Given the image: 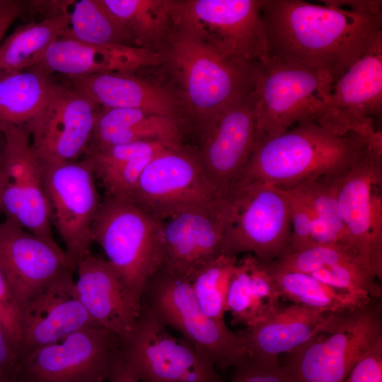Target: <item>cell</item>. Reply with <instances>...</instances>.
Wrapping results in <instances>:
<instances>
[{
  "mask_svg": "<svg viewBox=\"0 0 382 382\" xmlns=\"http://www.w3.org/2000/svg\"><path fill=\"white\" fill-rule=\"evenodd\" d=\"M137 46L161 52L175 30V0H103Z\"/></svg>",
  "mask_w": 382,
  "mask_h": 382,
  "instance_id": "cell-30",
  "label": "cell"
},
{
  "mask_svg": "<svg viewBox=\"0 0 382 382\" xmlns=\"http://www.w3.org/2000/svg\"><path fill=\"white\" fill-rule=\"evenodd\" d=\"M70 13L60 11L17 28L0 45V76L25 69L69 30Z\"/></svg>",
  "mask_w": 382,
  "mask_h": 382,
  "instance_id": "cell-31",
  "label": "cell"
},
{
  "mask_svg": "<svg viewBox=\"0 0 382 382\" xmlns=\"http://www.w3.org/2000/svg\"><path fill=\"white\" fill-rule=\"evenodd\" d=\"M21 350L8 337L0 323V382H19Z\"/></svg>",
  "mask_w": 382,
  "mask_h": 382,
  "instance_id": "cell-42",
  "label": "cell"
},
{
  "mask_svg": "<svg viewBox=\"0 0 382 382\" xmlns=\"http://www.w3.org/2000/svg\"><path fill=\"white\" fill-rule=\"evenodd\" d=\"M231 218L226 196L185 208L161 221L164 263L190 279L222 255Z\"/></svg>",
  "mask_w": 382,
  "mask_h": 382,
  "instance_id": "cell-18",
  "label": "cell"
},
{
  "mask_svg": "<svg viewBox=\"0 0 382 382\" xmlns=\"http://www.w3.org/2000/svg\"><path fill=\"white\" fill-rule=\"evenodd\" d=\"M140 305L166 328L179 332L195 351L216 367H233L246 355L243 339L224 320L208 317L199 306L190 280L165 263L145 284Z\"/></svg>",
  "mask_w": 382,
  "mask_h": 382,
  "instance_id": "cell-4",
  "label": "cell"
},
{
  "mask_svg": "<svg viewBox=\"0 0 382 382\" xmlns=\"http://www.w3.org/2000/svg\"><path fill=\"white\" fill-rule=\"evenodd\" d=\"M340 313V312H339ZM339 313H326L292 303L279 308L265 320L238 332L247 355L278 359L327 332Z\"/></svg>",
  "mask_w": 382,
  "mask_h": 382,
  "instance_id": "cell-24",
  "label": "cell"
},
{
  "mask_svg": "<svg viewBox=\"0 0 382 382\" xmlns=\"http://www.w3.org/2000/svg\"><path fill=\"white\" fill-rule=\"evenodd\" d=\"M74 270L54 240L5 217L0 221V270L19 306L67 270Z\"/></svg>",
  "mask_w": 382,
  "mask_h": 382,
  "instance_id": "cell-20",
  "label": "cell"
},
{
  "mask_svg": "<svg viewBox=\"0 0 382 382\" xmlns=\"http://www.w3.org/2000/svg\"><path fill=\"white\" fill-rule=\"evenodd\" d=\"M316 279L364 302L381 295L376 276L362 260L345 262L310 273Z\"/></svg>",
  "mask_w": 382,
  "mask_h": 382,
  "instance_id": "cell-36",
  "label": "cell"
},
{
  "mask_svg": "<svg viewBox=\"0 0 382 382\" xmlns=\"http://www.w3.org/2000/svg\"><path fill=\"white\" fill-rule=\"evenodd\" d=\"M382 112V42L357 60L333 84L314 117L320 126L338 134L382 138L374 117Z\"/></svg>",
  "mask_w": 382,
  "mask_h": 382,
  "instance_id": "cell-15",
  "label": "cell"
},
{
  "mask_svg": "<svg viewBox=\"0 0 382 382\" xmlns=\"http://www.w3.org/2000/svg\"><path fill=\"white\" fill-rule=\"evenodd\" d=\"M227 196L231 218L222 255L237 257L247 253L265 265L283 255L291 232L289 206L284 190L253 182L235 185Z\"/></svg>",
  "mask_w": 382,
  "mask_h": 382,
  "instance_id": "cell-9",
  "label": "cell"
},
{
  "mask_svg": "<svg viewBox=\"0 0 382 382\" xmlns=\"http://www.w3.org/2000/svg\"><path fill=\"white\" fill-rule=\"evenodd\" d=\"M359 260L364 262L349 245L314 243L299 251L285 253L265 265L270 270L310 274L326 266Z\"/></svg>",
  "mask_w": 382,
  "mask_h": 382,
  "instance_id": "cell-37",
  "label": "cell"
},
{
  "mask_svg": "<svg viewBox=\"0 0 382 382\" xmlns=\"http://www.w3.org/2000/svg\"><path fill=\"white\" fill-rule=\"evenodd\" d=\"M146 382H170V381H157V380H151Z\"/></svg>",
  "mask_w": 382,
  "mask_h": 382,
  "instance_id": "cell-47",
  "label": "cell"
},
{
  "mask_svg": "<svg viewBox=\"0 0 382 382\" xmlns=\"http://www.w3.org/2000/svg\"><path fill=\"white\" fill-rule=\"evenodd\" d=\"M280 299L265 264L252 254L238 260L226 298L233 325L250 327L265 320L279 308Z\"/></svg>",
  "mask_w": 382,
  "mask_h": 382,
  "instance_id": "cell-27",
  "label": "cell"
},
{
  "mask_svg": "<svg viewBox=\"0 0 382 382\" xmlns=\"http://www.w3.org/2000/svg\"><path fill=\"white\" fill-rule=\"evenodd\" d=\"M98 106L70 83L57 82L28 127L32 149L40 162L74 161L86 153Z\"/></svg>",
  "mask_w": 382,
  "mask_h": 382,
  "instance_id": "cell-17",
  "label": "cell"
},
{
  "mask_svg": "<svg viewBox=\"0 0 382 382\" xmlns=\"http://www.w3.org/2000/svg\"><path fill=\"white\" fill-rule=\"evenodd\" d=\"M343 382H382V340L362 356Z\"/></svg>",
  "mask_w": 382,
  "mask_h": 382,
  "instance_id": "cell-41",
  "label": "cell"
},
{
  "mask_svg": "<svg viewBox=\"0 0 382 382\" xmlns=\"http://www.w3.org/2000/svg\"><path fill=\"white\" fill-rule=\"evenodd\" d=\"M238 258L221 255L199 268L189 279L203 312L216 320H224L229 282Z\"/></svg>",
  "mask_w": 382,
  "mask_h": 382,
  "instance_id": "cell-34",
  "label": "cell"
},
{
  "mask_svg": "<svg viewBox=\"0 0 382 382\" xmlns=\"http://www.w3.org/2000/svg\"><path fill=\"white\" fill-rule=\"evenodd\" d=\"M228 382H296L279 359H259L246 355L233 367Z\"/></svg>",
  "mask_w": 382,
  "mask_h": 382,
  "instance_id": "cell-38",
  "label": "cell"
},
{
  "mask_svg": "<svg viewBox=\"0 0 382 382\" xmlns=\"http://www.w3.org/2000/svg\"><path fill=\"white\" fill-rule=\"evenodd\" d=\"M368 304L337 314L330 329L286 354L283 364L296 382H343L362 356L382 340L381 306Z\"/></svg>",
  "mask_w": 382,
  "mask_h": 382,
  "instance_id": "cell-8",
  "label": "cell"
},
{
  "mask_svg": "<svg viewBox=\"0 0 382 382\" xmlns=\"http://www.w3.org/2000/svg\"><path fill=\"white\" fill-rule=\"evenodd\" d=\"M120 337L100 327L76 330L52 343L21 349L19 382H105Z\"/></svg>",
  "mask_w": 382,
  "mask_h": 382,
  "instance_id": "cell-11",
  "label": "cell"
},
{
  "mask_svg": "<svg viewBox=\"0 0 382 382\" xmlns=\"http://www.w3.org/2000/svg\"><path fill=\"white\" fill-rule=\"evenodd\" d=\"M96 45L139 47L103 0H81L70 13L68 31L63 35Z\"/></svg>",
  "mask_w": 382,
  "mask_h": 382,
  "instance_id": "cell-33",
  "label": "cell"
},
{
  "mask_svg": "<svg viewBox=\"0 0 382 382\" xmlns=\"http://www.w3.org/2000/svg\"><path fill=\"white\" fill-rule=\"evenodd\" d=\"M41 168L52 224L76 269L79 259L90 251L92 226L101 203L94 173L85 158L41 163Z\"/></svg>",
  "mask_w": 382,
  "mask_h": 382,
  "instance_id": "cell-12",
  "label": "cell"
},
{
  "mask_svg": "<svg viewBox=\"0 0 382 382\" xmlns=\"http://www.w3.org/2000/svg\"><path fill=\"white\" fill-rule=\"evenodd\" d=\"M1 182H2V171H1V161H0V193H1Z\"/></svg>",
  "mask_w": 382,
  "mask_h": 382,
  "instance_id": "cell-45",
  "label": "cell"
},
{
  "mask_svg": "<svg viewBox=\"0 0 382 382\" xmlns=\"http://www.w3.org/2000/svg\"><path fill=\"white\" fill-rule=\"evenodd\" d=\"M196 154L209 182L226 197L256 144V120L252 92L219 113L198 131Z\"/></svg>",
  "mask_w": 382,
  "mask_h": 382,
  "instance_id": "cell-19",
  "label": "cell"
},
{
  "mask_svg": "<svg viewBox=\"0 0 382 382\" xmlns=\"http://www.w3.org/2000/svg\"><path fill=\"white\" fill-rule=\"evenodd\" d=\"M268 270L275 282L281 299L296 305L322 312L339 313L365 306L370 302H364L343 291L333 288L310 274L295 271Z\"/></svg>",
  "mask_w": 382,
  "mask_h": 382,
  "instance_id": "cell-32",
  "label": "cell"
},
{
  "mask_svg": "<svg viewBox=\"0 0 382 382\" xmlns=\"http://www.w3.org/2000/svg\"><path fill=\"white\" fill-rule=\"evenodd\" d=\"M1 132L4 145L0 212L30 232L54 240L41 163L32 149L30 133L22 126Z\"/></svg>",
  "mask_w": 382,
  "mask_h": 382,
  "instance_id": "cell-13",
  "label": "cell"
},
{
  "mask_svg": "<svg viewBox=\"0 0 382 382\" xmlns=\"http://www.w3.org/2000/svg\"><path fill=\"white\" fill-rule=\"evenodd\" d=\"M165 149L157 142L137 141L98 149L86 154L84 158L106 197L128 199L144 168Z\"/></svg>",
  "mask_w": 382,
  "mask_h": 382,
  "instance_id": "cell-28",
  "label": "cell"
},
{
  "mask_svg": "<svg viewBox=\"0 0 382 382\" xmlns=\"http://www.w3.org/2000/svg\"><path fill=\"white\" fill-rule=\"evenodd\" d=\"M120 350L139 382H223L213 364L170 334L142 305L133 330L120 339Z\"/></svg>",
  "mask_w": 382,
  "mask_h": 382,
  "instance_id": "cell-10",
  "label": "cell"
},
{
  "mask_svg": "<svg viewBox=\"0 0 382 382\" xmlns=\"http://www.w3.org/2000/svg\"><path fill=\"white\" fill-rule=\"evenodd\" d=\"M262 0L268 57L335 81L382 42V1Z\"/></svg>",
  "mask_w": 382,
  "mask_h": 382,
  "instance_id": "cell-1",
  "label": "cell"
},
{
  "mask_svg": "<svg viewBox=\"0 0 382 382\" xmlns=\"http://www.w3.org/2000/svg\"><path fill=\"white\" fill-rule=\"evenodd\" d=\"M106 381L108 382H139L131 371L120 349L110 363Z\"/></svg>",
  "mask_w": 382,
  "mask_h": 382,
  "instance_id": "cell-44",
  "label": "cell"
},
{
  "mask_svg": "<svg viewBox=\"0 0 382 382\" xmlns=\"http://www.w3.org/2000/svg\"><path fill=\"white\" fill-rule=\"evenodd\" d=\"M0 323L9 340L22 349L19 305L0 270Z\"/></svg>",
  "mask_w": 382,
  "mask_h": 382,
  "instance_id": "cell-40",
  "label": "cell"
},
{
  "mask_svg": "<svg viewBox=\"0 0 382 382\" xmlns=\"http://www.w3.org/2000/svg\"><path fill=\"white\" fill-rule=\"evenodd\" d=\"M161 54L175 95L197 131L253 90L259 62L224 57L177 31Z\"/></svg>",
  "mask_w": 382,
  "mask_h": 382,
  "instance_id": "cell-3",
  "label": "cell"
},
{
  "mask_svg": "<svg viewBox=\"0 0 382 382\" xmlns=\"http://www.w3.org/2000/svg\"><path fill=\"white\" fill-rule=\"evenodd\" d=\"M334 84L327 72L291 65L267 57L257 65L252 96L256 142L278 136L313 119Z\"/></svg>",
  "mask_w": 382,
  "mask_h": 382,
  "instance_id": "cell-6",
  "label": "cell"
},
{
  "mask_svg": "<svg viewBox=\"0 0 382 382\" xmlns=\"http://www.w3.org/2000/svg\"><path fill=\"white\" fill-rule=\"evenodd\" d=\"M73 271L64 272L19 306L22 349L52 343L86 327H99L79 299Z\"/></svg>",
  "mask_w": 382,
  "mask_h": 382,
  "instance_id": "cell-21",
  "label": "cell"
},
{
  "mask_svg": "<svg viewBox=\"0 0 382 382\" xmlns=\"http://www.w3.org/2000/svg\"><path fill=\"white\" fill-rule=\"evenodd\" d=\"M74 382H101V381H96V380H82V381H74Z\"/></svg>",
  "mask_w": 382,
  "mask_h": 382,
  "instance_id": "cell-46",
  "label": "cell"
},
{
  "mask_svg": "<svg viewBox=\"0 0 382 382\" xmlns=\"http://www.w3.org/2000/svg\"><path fill=\"white\" fill-rule=\"evenodd\" d=\"M184 121L138 109L108 108L98 111L86 154L116 144L157 142L171 150L184 147Z\"/></svg>",
  "mask_w": 382,
  "mask_h": 382,
  "instance_id": "cell-25",
  "label": "cell"
},
{
  "mask_svg": "<svg viewBox=\"0 0 382 382\" xmlns=\"http://www.w3.org/2000/svg\"><path fill=\"white\" fill-rule=\"evenodd\" d=\"M370 151H381L376 141L352 133L338 135L306 119L257 141L233 187L259 182L293 188L322 177L341 178Z\"/></svg>",
  "mask_w": 382,
  "mask_h": 382,
  "instance_id": "cell-2",
  "label": "cell"
},
{
  "mask_svg": "<svg viewBox=\"0 0 382 382\" xmlns=\"http://www.w3.org/2000/svg\"><path fill=\"white\" fill-rule=\"evenodd\" d=\"M162 63L161 52L144 47L96 45L62 36L47 47L31 66L51 74L57 72L74 77L129 73Z\"/></svg>",
  "mask_w": 382,
  "mask_h": 382,
  "instance_id": "cell-22",
  "label": "cell"
},
{
  "mask_svg": "<svg viewBox=\"0 0 382 382\" xmlns=\"http://www.w3.org/2000/svg\"><path fill=\"white\" fill-rule=\"evenodd\" d=\"M220 197L193 151L165 149L149 163L128 199L163 221L185 208Z\"/></svg>",
  "mask_w": 382,
  "mask_h": 382,
  "instance_id": "cell-14",
  "label": "cell"
},
{
  "mask_svg": "<svg viewBox=\"0 0 382 382\" xmlns=\"http://www.w3.org/2000/svg\"><path fill=\"white\" fill-rule=\"evenodd\" d=\"M340 179L322 177L295 187L307 204L313 221L318 220L324 223L338 243L351 246L339 207Z\"/></svg>",
  "mask_w": 382,
  "mask_h": 382,
  "instance_id": "cell-35",
  "label": "cell"
},
{
  "mask_svg": "<svg viewBox=\"0 0 382 382\" xmlns=\"http://www.w3.org/2000/svg\"><path fill=\"white\" fill-rule=\"evenodd\" d=\"M282 189L288 199L291 225L290 243L285 253L296 252L315 243L311 238L313 216L296 187Z\"/></svg>",
  "mask_w": 382,
  "mask_h": 382,
  "instance_id": "cell-39",
  "label": "cell"
},
{
  "mask_svg": "<svg viewBox=\"0 0 382 382\" xmlns=\"http://www.w3.org/2000/svg\"><path fill=\"white\" fill-rule=\"evenodd\" d=\"M79 299L93 320L120 339L134 328L140 307L106 259L87 252L76 262Z\"/></svg>",
  "mask_w": 382,
  "mask_h": 382,
  "instance_id": "cell-23",
  "label": "cell"
},
{
  "mask_svg": "<svg viewBox=\"0 0 382 382\" xmlns=\"http://www.w3.org/2000/svg\"><path fill=\"white\" fill-rule=\"evenodd\" d=\"M93 242L140 307L145 284L164 263L161 221L129 199L105 197L92 226Z\"/></svg>",
  "mask_w": 382,
  "mask_h": 382,
  "instance_id": "cell-5",
  "label": "cell"
},
{
  "mask_svg": "<svg viewBox=\"0 0 382 382\" xmlns=\"http://www.w3.org/2000/svg\"><path fill=\"white\" fill-rule=\"evenodd\" d=\"M26 1L18 0H0V45L7 30L14 21L25 12Z\"/></svg>",
  "mask_w": 382,
  "mask_h": 382,
  "instance_id": "cell-43",
  "label": "cell"
},
{
  "mask_svg": "<svg viewBox=\"0 0 382 382\" xmlns=\"http://www.w3.org/2000/svg\"><path fill=\"white\" fill-rule=\"evenodd\" d=\"M69 79L73 86L98 105L108 108L138 109L183 120L180 115L182 108L173 92L129 73L103 74Z\"/></svg>",
  "mask_w": 382,
  "mask_h": 382,
  "instance_id": "cell-26",
  "label": "cell"
},
{
  "mask_svg": "<svg viewBox=\"0 0 382 382\" xmlns=\"http://www.w3.org/2000/svg\"><path fill=\"white\" fill-rule=\"evenodd\" d=\"M262 0L177 1L175 30L226 58L258 62L268 57Z\"/></svg>",
  "mask_w": 382,
  "mask_h": 382,
  "instance_id": "cell-7",
  "label": "cell"
},
{
  "mask_svg": "<svg viewBox=\"0 0 382 382\" xmlns=\"http://www.w3.org/2000/svg\"><path fill=\"white\" fill-rule=\"evenodd\" d=\"M37 67L0 76V131L11 127H28L37 117L57 84Z\"/></svg>",
  "mask_w": 382,
  "mask_h": 382,
  "instance_id": "cell-29",
  "label": "cell"
},
{
  "mask_svg": "<svg viewBox=\"0 0 382 382\" xmlns=\"http://www.w3.org/2000/svg\"><path fill=\"white\" fill-rule=\"evenodd\" d=\"M382 154L370 151L339 180L338 202L351 246L382 278Z\"/></svg>",
  "mask_w": 382,
  "mask_h": 382,
  "instance_id": "cell-16",
  "label": "cell"
}]
</instances>
